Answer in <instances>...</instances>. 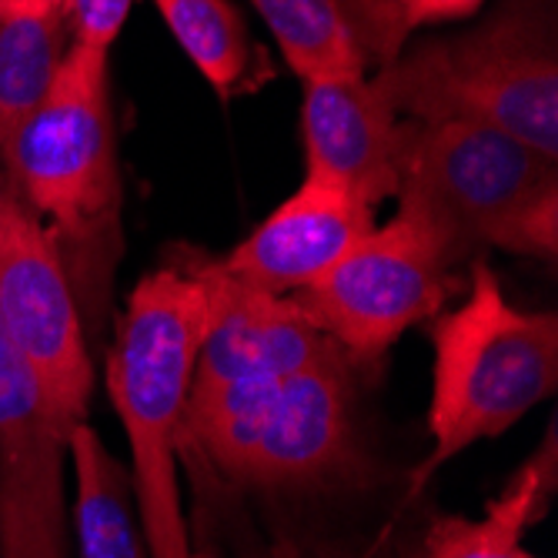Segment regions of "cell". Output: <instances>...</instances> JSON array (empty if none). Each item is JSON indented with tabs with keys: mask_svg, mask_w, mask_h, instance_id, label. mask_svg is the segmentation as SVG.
<instances>
[{
	"mask_svg": "<svg viewBox=\"0 0 558 558\" xmlns=\"http://www.w3.org/2000/svg\"><path fill=\"white\" fill-rule=\"evenodd\" d=\"M208 294L174 258L137 281L108 354V391L131 445L134 509L150 558H191L178 454Z\"/></svg>",
	"mask_w": 558,
	"mask_h": 558,
	"instance_id": "obj_1",
	"label": "cell"
},
{
	"mask_svg": "<svg viewBox=\"0 0 558 558\" xmlns=\"http://www.w3.org/2000/svg\"><path fill=\"white\" fill-rule=\"evenodd\" d=\"M395 197L459 265L488 247L558 251V161L485 124L404 121Z\"/></svg>",
	"mask_w": 558,
	"mask_h": 558,
	"instance_id": "obj_2",
	"label": "cell"
},
{
	"mask_svg": "<svg viewBox=\"0 0 558 558\" xmlns=\"http://www.w3.org/2000/svg\"><path fill=\"white\" fill-rule=\"evenodd\" d=\"M372 81L404 121L485 124L558 161L551 0H501L472 31L401 47Z\"/></svg>",
	"mask_w": 558,
	"mask_h": 558,
	"instance_id": "obj_3",
	"label": "cell"
},
{
	"mask_svg": "<svg viewBox=\"0 0 558 558\" xmlns=\"http://www.w3.org/2000/svg\"><path fill=\"white\" fill-rule=\"evenodd\" d=\"M181 448L234 485L322 488L348 475L359 454V362L258 381H191Z\"/></svg>",
	"mask_w": 558,
	"mask_h": 558,
	"instance_id": "obj_4",
	"label": "cell"
},
{
	"mask_svg": "<svg viewBox=\"0 0 558 558\" xmlns=\"http://www.w3.org/2000/svg\"><path fill=\"white\" fill-rule=\"evenodd\" d=\"M4 184L44 221L71 271L114 258L121 171L111 54L68 44L40 105L0 150Z\"/></svg>",
	"mask_w": 558,
	"mask_h": 558,
	"instance_id": "obj_5",
	"label": "cell"
},
{
	"mask_svg": "<svg viewBox=\"0 0 558 558\" xmlns=\"http://www.w3.org/2000/svg\"><path fill=\"white\" fill-rule=\"evenodd\" d=\"M432 451L415 469L418 492L475 441L519 425L558 388V315L525 312L505 298L495 271L472 265L469 298L432 325Z\"/></svg>",
	"mask_w": 558,
	"mask_h": 558,
	"instance_id": "obj_6",
	"label": "cell"
},
{
	"mask_svg": "<svg viewBox=\"0 0 558 558\" xmlns=\"http://www.w3.org/2000/svg\"><path fill=\"white\" fill-rule=\"evenodd\" d=\"M454 271L459 262L422 225L395 215L291 301L351 362L372 365L404 331L441 312Z\"/></svg>",
	"mask_w": 558,
	"mask_h": 558,
	"instance_id": "obj_7",
	"label": "cell"
},
{
	"mask_svg": "<svg viewBox=\"0 0 558 558\" xmlns=\"http://www.w3.org/2000/svg\"><path fill=\"white\" fill-rule=\"evenodd\" d=\"M0 328L71 435L87 422L94 362L77 288L44 221L0 178Z\"/></svg>",
	"mask_w": 558,
	"mask_h": 558,
	"instance_id": "obj_8",
	"label": "cell"
},
{
	"mask_svg": "<svg viewBox=\"0 0 558 558\" xmlns=\"http://www.w3.org/2000/svg\"><path fill=\"white\" fill-rule=\"evenodd\" d=\"M68 432L0 328V558H68Z\"/></svg>",
	"mask_w": 558,
	"mask_h": 558,
	"instance_id": "obj_9",
	"label": "cell"
},
{
	"mask_svg": "<svg viewBox=\"0 0 558 558\" xmlns=\"http://www.w3.org/2000/svg\"><path fill=\"white\" fill-rule=\"evenodd\" d=\"M205 284L208 315L201 335L194 381L281 378L348 354L318 331L291 298H275L225 278L205 251L178 255Z\"/></svg>",
	"mask_w": 558,
	"mask_h": 558,
	"instance_id": "obj_10",
	"label": "cell"
},
{
	"mask_svg": "<svg viewBox=\"0 0 558 558\" xmlns=\"http://www.w3.org/2000/svg\"><path fill=\"white\" fill-rule=\"evenodd\" d=\"M372 228L375 208L362 197L341 184L304 178L241 244L211 262L225 278L244 288L291 298L325 278Z\"/></svg>",
	"mask_w": 558,
	"mask_h": 558,
	"instance_id": "obj_11",
	"label": "cell"
},
{
	"mask_svg": "<svg viewBox=\"0 0 558 558\" xmlns=\"http://www.w3.org/2000/svg\"><path fill=\"white\" fill-rule=\"evenodd\" d=\"M304 178L348 187L368 208L398 194L404 118L372 77L312 81L301 100Z\"/></svg>",
	"mask_w": 558,
	"mask_h": 558,
	"instance_id": "obj_12",
	"label": "cell"
},
{
	"mask_svg": "<svg viewBox=\"0 0 558 558\" xmlns=\"http://www.w3.org/2000/svg\"><path fill=\"white\" fill-rule=\"evenodd\" d=\"M74 469V532L81 558H150L134 512L131 472L108 451L100 435L81 422L68 435Z\"/></svg>",
	"mask_w": 558,
	"mask_h": 558,
	"instance_id": "obj_13",
	"label": "cell"
},
{
	"mask_svg": "<svg viewBox=\"0 0 558 558\" xmlns=\"http://www.w3.org/2000/svg\"><path fill=\"white\" fill-rule=\"evenodd\" d=\"M555 495V438L548 435L542 459L522 465L498 498L488 501L482 519L445 515L425 535L422 558H535L525 551L522 535L545 515Z\"/></svg>",
	"mask_w": 558,
	"mask_h": 558,
	"instance_id": "obj_14",
	"label": "cell"
},
{
	"mask_svg": "<svg viewBox=\"0 0 558 558\" xmlns=\"http://www.w3.org/2000/svg\"><path fill=\"white\" fill-rule=\"evenodd\" d=\"M251 4L268 24L281 58L301 84L368 77V50L344 0H251Z\"/></svg>",
	"mask_w": 558,
	"mask_h": 558,
	"instance_id": "obj_15",
	"label": "cell"
},
{
	"mask_svg": "<svg viewBox=\"0 0 558 558\" xmlns=\"http://www.w3.org/2000/svg\"><path fill=\"white\" fill-rule=\"evenodd\" d=\"M155 4L184 58L221 97H234L255 84L262 54L234 4L228 0H155Z\"/></svg>",
	"mask_w": 558,
	"mask_h": 558,
	"instance_id": "obj_16",
	"label": "cell"
},
{
	"mask_svg": "<svg viewBox=\"0 0 558 558\" xmlns=\"http://www.w3.org/2000/svg\"><path fill=\"white\" fill-rule=\"evenodd\" d=\"M68 44L64 14H0V150L44 100Z\"/></svg>",
	"mask_w": 558,
	"mask_h": 558,
	"instance_id": "obj_17",
	"label": "cell"
},
{
	"mask_svg": "<svg viewBox=\"0 0 558 558\" xmlns=\"http://www.w3.org/2000/svg\"><path fill=\"white\" fill-rule=\"evenodd\" d=\"M482 4L485 0H344L368 61H378V68L398 58L418 27L469 17Z\"/></svg>",
	"mask_w": 558,
	"mask_h": 558,
	"instance_id": "obj_18",
	"label": "cell"
},
{
	"mask_svg": "<svg viewBox=\"0 0 558 558\" xmlns=\"http://www.w3.org/2000/svg\"><path fill=\"white\" fill-rule=\"evenodd\" d=\"M134 0H68V31L71 44L105 50L111 54L114 40L121 37Z\"/></svg>",
	"mask_w": 558,
	"mask_h": 558,
	"instance_id": "obj_19",
	"label": "cell"
},
{
	"mask_svg": "<svg viewBox=\"0 0 558 558\" xmlns=\"http://www.w3.org/2000/svg\"><path fill=\"white\" fill-rule=\"evenodd\" d=\"M68 0H0V14H31V17H44V14H64Z\"/></svg>",
	"mask_w": 558,
	"mask_h": 558,
	"instance_id": "obj_20",
	"label": "cell"
},
{
	"mask_svg": "<svg viewBox=\"0 0 558 558\" xmlns=\"http://www.w3.org/2000/svg\"><path fill=\"white\" fill-rule=\"evenodd\" d=\"M251 558H294L291 551H262V555H251Z\"/></svg>",
	"mask_w": 558,
	"mask_h": 558,
	"instance_id": "obj_21",
	"label": "cell"
},
{
	"mask_svg": "<svg viewBox=\"0 0 558 558\" xmlns=\"http://www.w3.org/2000/svg\"><path fill=\"white\" fill-rule=\"evenodd\" d=\"M191 558H218V555H215V551H197V548H194V555H191Z\"/></svg>",
	"mask_w": 558,
	"mask_h": 558,
	"instance_id": "obj_22",
	"label": "cell"
}]
</instances>
